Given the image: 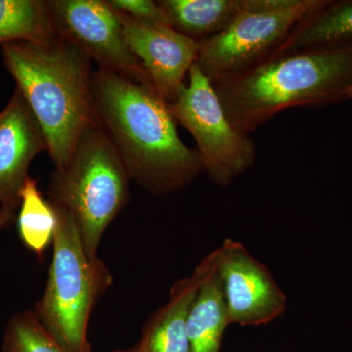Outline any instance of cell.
<instances>
[{"label":"cell","mask_w":352,"mask_h":352,"mask_svg":"<svg viewBox=\"0 0 352 352\" xmlns=\"http://www.w3.org/2000/svg\"><path fill=\"white\" fill-rule=\"evenodd\" d=\"M92 94L99 124L131 180L154 195L182 190L204 171L197 150L180 138L168 103L151 85L98 68Z\"/></svg>","instance_id":"obj_1"},{"label":"cell","mask_w":352,"mask_h":352,"mask_svg":"<svg viewBox=\"0 0 352 352\" xmlns=\"http://www.w3.org/2000/svg\"><path fill=\"white\" fill-rule=\"evenodd\" d=\"M212 85L233 126L251 135L289 109L325 107L347 100L352 45L277 53Z\"/></svg>","instance_id":"obj_2"},{"label":"cell","mask_w":352,"mask_h":352,"mask_svg":"<svg viewBox=\"0 0 352 352\" xmlns=\"http://www.w3.org/2000/svg\"><path fill=\"white\" fill-rule=\"evenodd\" d=\"M4 67L43 129L54 170L63 168L85 131L99 126L91 59L66 39L1 44Z\"/></svg>","instance_id":"obj_3"},{"label":"cell","mask_w":352,"mask_h":352,"mask_svg":"<svg viewBox=\"0 0 352 352\" xmlns=\"http://www.w3.org/2000/svg\"><path fill=\"white\" fill-rule=\"evenodd\" d=\"M131 180L100 124L85 131L63 168L51 173L48 201L73 215L90 258H97L104 232L126 207Z\"/></svg>","instance_id":"obj_4"},{"label":"cell","mask_w":352,"mask_h":352,"mask_svg":"<svg viewBox=\"0 0 352 352\" xmlns=\"http://www.w3.org/2000/svg\"><path fill=\"white\" fill-rule=\"evenodd\" d=\"M51 205L57 214L52 261L34 314L67 351L91 352L87 339L90 315L112 285V273L98 256H87L73 215Z\"/></svg>","instance_id":"obj_5"},{"label":"cell","mask_w":352,"mask_h":352,"mask_svg":"<svg viewBox=\"0 0 352 352\" xmlns=\"http://www.w3.org/2000/svg\"><path fill=\"white\" fill-rule=\"evenodd\" d=\"M327 0H242L226 29L201 41L196 64L212 85L274 55L296 27Z\"/></svg>","instance_id":"obj_6"},{"label":"cell","mask_w":352,"mask_h":352,"mask_svg":"<svg viewBox=\"0 0 352 352\" xmlns=\"http://www.w3.org/2000/svg\"><path fill=\"white\" fill-rule=\"evenodd\" d=\"M168 107L176 122L186 129L197 143L204 171L214 184L227 187L251 170L256 147L250 134L233 126L214 85L196 63Z\"/></svg>","instance_id":"obj_7"},{"label":"cell","mask_w":352,"mask_h":352,"mask_svg":"<svg viewBox=\"0 0 352 352\" xmlns=\"http://www.w3.org/2000/svg\"><path fill=\"white\" fill-rule=\"evenodd\" d=\"M48 6L58 36L82 50L99 68L152 87L127 45L120 14L108 0H48Z\"/></svg>","instance_id":"obj_8"},{"label":"cell","mask_w":352,"mask_h":352,"mask_svg":"<svg viewBox=\"0 0 352 352\" xmlns=\"http://www.w3.org/2000/svg\"><path fill=\"white\" fill-rule=\"evenodd\" d=\"M214 252L229 325H263L286 311L284 292L244 245L226 239Z\"/></svg>","instance_id":"obj_9"},{"label":"cell","mask_w":352,"mask_h":352,"mask_svg":"<svg viewBox=\"0 0 352 352\" xmlns=\"http://www.w3.org/2000/svg\"><path fill=\"white\" fill-rule=\"evenodd\" d=\"M119 14L129 50L142 65L157 94L170 103L196 63L200 43L173 28L138 22Z\"/></svg>","instance_id":"obj_10"},{"label":"cell","mask_w":352,"mask_h":352,"mask_svg":"<svg viewBox=\"0 0 352 352\" xmlns=\"http://www.w3.org/2000/svg\"><path fill=\"white\" fill-rule=\"evenodd\" d=\"M0 119V206L16 210L34 157L48 152L38 120L17 87Z\"/></svg>","instance_id":"obj_11"},{"label":"cell","mask_w":352,"mask_h":352,"mask_svg":"<svg viewBox=\"0 0 352 352\" xmlns=\"http://www.w3.org/2000/svg\"><path fill=\"white\" fill-rule=\"evenodd\" d=\"M198 267L200 286L187 320L190 352H220L224 332L230 325L214 252L206 256Z\"/></svg>","instance_id":"obj_12"},{"label":"cell","mask_w":352,"mask_h":352,"mask_svg":"<svg viewBox=\"0 0 352 352\" xmlns=\"http://www.w3.org/2000/svg\"><path fill=\"white\" fill-rule=\"evenodd\" d=\"M200 268L171 288L170 300L152 315L136 346L141 352H190L187 320L198 293Z\"/></svg>","instance_id":"obj_13"},{"label":"cell","mask_w":352,"mask_h":352,"mask_svg":"<svg viewBox=\"0 0 352 352\" xmlns=\"http://www.w3.org/2000/svg\"><path fill=\"white\" fill-rule=\"evenodd\" d=\"M170 27L201 41L223 31L239 12L242 0H161Z\"/></svg>","instance_id":"obj_14"},{"label":"cell","mask_w":352,"mask_h":352,"mask_svg":"<svg viewBox=\"0 0 352 352\" xmlns=\"http://www.w3.org/2000/svg\"><path fill=\"white\" fill-rule=\"evenodd\" d=\"M352 45V0H327L296 27L278 52Z\"/></svg>","instance_id":"obj_15"},{"label":"cell","mask_w":352,"mask_h":352,"mask_svg":"<svg viewBox=\"0 0 352 352\" xmlns=\"http://www.w3.org/2000/svg\"><path fill=\"white\" fill-rule=\"evenodd\" d=\"M58 36L48 0H0V45L48 41Z\"/></svg>","instance_id":"obj_16"},{"label":"cell","mask_w":352,"mask_h":352,"mask_svg":"<svg viewBox=\"0 0 352 352\" xmlns=\"http://www.w3.org/2000/svg\"><path fill=\"white\" fill-rule=\"evenodd\" d=\"M18 230L25 247L41 256L54 237L57 214L50 201H46L38 182L28 178L20 193Z\"/></svg>","instance_id":"obj_17"},{"label":"cell","mask_w":352,"mask_h":352,"mask_svg":"<svg viewBox=\"0 0 352 352\" xmlns=\"http://www.w3.org/2000/svg\"><path fill=\"white\" fill-rule=\"evenodd\" d=\"M3 352H68L46 331L34 311L14 315L4 332Z\"/></svg>","instance_id":"obj_18"},{"label":"cell","mask_w":352,"mask_h":352,"mask_svg":"<svg viewBox=\"0 0 352 352\" xmlns=\"http://www.w3.org/2000/svg\"><path fill=\"white\" fill-rule=\"evenodd\" d=\"M117 12L138 22L170 27L168 16L159 1L152 0H108ZM171 28V27H170Z\"/></svg>","instance_id":"obj_19"},{"label":"cell","mask_w":352,"mask_h":352,"mask_svg":"<svg viewBox=\"0 0 352 352\" xmlns=\"http://www.w3.org/2000/svg\"><path fill=\"white\" fill-rule=\"evenodd\" d=\"M14 214H15V210H9L6 208H0V231L10 223L11 220L13 219Z\"/></svg>","instance_id":"obj_20"},{"label":"cell","mask_w":352,"mask_h":352,"mask_svg":"<svg viewBox=\"0 0 352 352\" xmlns=\"http://www.w3.org/2000/svg\"><path fill=\"white\" fill-rule=\"evenodd\" d=\"M112 352H141L139 351L138 346L131 347V349H118V351H113Z\"/></svg>","instance_id":"obj_21"},{"label":"cell","mask_w":352,"mask_h":352,"mask_svg":"<svg viewBox=\"0 0 352 352\" xmlns=\"http://www.w3.org/2000/svg\"><path fill=\"white\" fill-rule=\"evenodd\" d=\"M349 99H352V87L351 89H349V94H347V100H349Z\"/></svg>","instance_id":"obj_22"},{"label":"cell","mask_w":352,"mask_h":352,"mask_svg":"<svg viewBox=\"0 0 352 352\" xmlns=\"http://www.w3.org/2000/svg\"><path fill=\"white\" fill-rule=\"evenodd\" d=\"M0 119H1V113H0Z\"/></svg>","instance_id":"obj_23"}]
</instances>
